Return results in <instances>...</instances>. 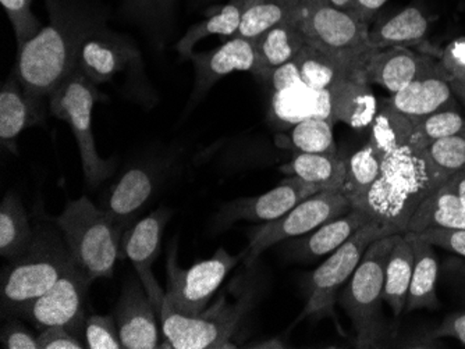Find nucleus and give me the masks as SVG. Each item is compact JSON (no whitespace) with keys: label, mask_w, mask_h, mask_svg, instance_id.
Wrapping results in <instances>:
<instances>
[{"label":"nucleus","mask_w":465,"mask_h":349,"mask_svg":"<svg viewBox=\"0 0 465 349\" xmlns=\"http://www.w3.org/2000/svg\"><path fill=\"white\" fill-rule=\"evenodd\" d=\"M300 0H248L234 38L255 41L271 28L297 15Z\"/></svg>","instance_id":"72a5a7b5"},{"label":"nucleus","mask_w":465,"mask_h":349,"mask_svg":"<svg viewBox=\"0 0 465 349\" xmlns=\"http://www.w3.org/2000/svg\"><path fill=\"white\" fill-rule=\"evenodd\" d=\"M174 0H124V9L130 17L143 24H163L173 9Z\"/></svg>","instance_id":"79ce46f5"},{"label":"nucleus","mask_w":465,"mask_h":349,"mask_svg":"<svg viewBox=\"0 0 465 349\" xmlns=\"http://www.w3.org/2000/svg\"><path fill=\"white\" fill-rule=\"evenodd\" d=\"M295 20L308 43L362 75L375 49L370 44V25L355 13L323 0H300Z\"/></svg>","instance_id":"423d86ee"},{"label":"nucleus","mask_w":465,"mask_h":349,"mask_svg":"<svg viewBox=\"0 0 465 349\" xmlns=\"http://www.w3.org/2000/svg\"><path fill=\"white\" fill-rule=\"evenodd\" d=\"M247 4L248 0H229L226 5L208 15L205 20L193 25L177 43V53L184 59H192L194 54L193 53L194 46L208 36L219 35L229 39L234 38Z\"/></svg>","instance_id":"473e14b6"},{"label":"nucleus","mask_w":465,"mask_h":349,"mask_svg":"<svg viewBox=\"0 0 465 349\" xmlns=\"http://www.w3.org/2000/svg\"><path fill=\"white\" fill-rule=\"evenodd\" d=\"M192 60L195 70L194 90L190 99L192 103L200 102L226 75L234 72H248L255 75L258 69L255 43L244 38H230L213 51L193 54Z\"/></svg>","instance_id":"f3484780"},{"label":"nucleus","mask_w":465,"mask_h":349,"mask_svg":"<svg viewBox=\"0 0 465 349\" xmlns=\"http://www.w3.org/2000/svg\"><path fill=\"white\" fill-rule=\"evenodd\" d=\"M0 343L6 349H39L38 337L25 323L13 316L2 327Z\"/></svg>","instance_id":"49530a36"},{"label":"nucleus","mask_w":465,"mask_h":349,"mask_svg":"<svg viewBox=\"0 0 465 349\" xmlns=\"http://www.w3.org/2000/svg\"><path fill=\"white\" fill-rule=\"evenodd\" d=\"M272 114L276 121L290 126L310 117H321L336 124L329 90H311L304 82L281 92H273Z\"/></svg>","instance_id":"a878e982"},{"label":"nucleus","mask_w":465,"mask_h":349,"mask_svg":"<svg viewBox=\"0 0 465 349\" xmlns=\"http://www.w3.org/2000/svg\"><path fill=\"white\" fill-rule=\"evenodd\" d=\"M326 4L337 7V9L347 10V12L354 13L355 0H323Z\"/></svg>","instance_id":"864d4df0"},{"label":"nucleus","mask_w":465,"mask_h":349,"mask_svg":"<svg viewBox=\"0 0 465 349\" xmlns=\"http://www.w3.org/2000/svg\"><path fill=\"white\" fill-rule=\"evenodd\" d=\"M93 283V278L73 263L51 290L28 304L20 316L33 322L39 330L51 325H64L84 338L88 319L85 305Z\"/></svg>","instance_id":"f8f14e48"},{"label":"nucleus","mask_w":465,"mask_h":349,"mask_svg":"<svg viewBox=\"0 0 465 349\" xmlns=\"http://www.w3.org/2000/svg\"><path fill=\"white\" fill-rule=\"evenodd\" d=\"M333 126L334 122L321 117L297 122L286 135L290 150L295 153H337Z\"/></svg>","instance_id":"e433bc0d"},{"label":"nucleus","mask_w":465,"mask_h":349,"mask_svg":"<svg viewBox=\"0 0 465 349\" xmlns=\"http://www.w3.org/2000/svg\"><path fill=\"white\" fill-rule=\"evenodd\" d=\"M281 171L311 182L320 187L321 191L341 192L346 181L347 159L339 153H295Z\"/></svg>","instance_id":"c85d7f7f"},{"label":"nucleus","mask_w":465,"mask_h":349,"mask_svg":"<svg viewBox=\"0 0 465 349\" xmlns=\"http://www.w3.org/2000/svg\"><path fill=\"white\" fill-rule=\"evenodd\" d=\"M34 237L27 210L15 192H7L0 205V255L15 259L25 254Z\"/></svg>","instance_id":"2f4dec72"},{"label":"nucleus","mask_w":465,"mask_h":349,"mask_svg":"<svg viewBox=\"0 0 465 349\" xmlns=\"http://www.w3.org/2000/svg\"><path fill=\"white\" fill-rule=\"evenodd\" d=\"M99 96L96 85L78 69L49 96V113L72 129L80 150L84 179L91 187L101 186L114 171V160L101 158L94 140L93 111Z\"/></svg>","instance_id":"6e6552de"},{"label":"nucleus","mask_w":465,"mask_h":349,"mask_svg":"<svg viewBox=\"0 0 465 349\" xmlns=\"http://www.w3.org/2000/svg\"><path fill=\"white\" fill-rule=\"evenodd\" d=\"M321 192L320 187L304 181L295 176H287L278 187L257 197L239 198L222 208L218 215L221 228L232 226L237 221L268 223L286 215L300 202L311 195Z\"/></svg>","instance_id":"ddd939ff"},{"label":"nucleus","mask_w":465,"mask_h":349,"mask_svg":"<svg viewBox=\"0 0 465 349\" xmlns=\"http://www.w3.org/2000/svg\"><path fill=\"white\" fill-rule=\"evenodd\" d=\"M169 218H171V212L161 208L138 221L134 228L125 231L122 239L123 252L134 266L138 278L153 301L158 316L161 314L162 304H163L166 293L159 286L153 267L159 252H161L162 237H163L164 228H166Z\"/></svg>","instance_id":"2eb2a0df"},{"label":"nucleus","mask_w":465,"mask_h":349,"mask_svg":"<svg viewBox=\"0 0 465 349\" xmlns=\"http://www.w3.org/2000/svg\"><path fill=\"white\" fill-rule=\"evenodd\" d=\"M39 349H84L85 341L72 328L64 325H51L42 328L38 334Z\"/></svg>","instance_id":"c03bdc74"},{"label":"nucleus","mask_w":465,"mask_h":349,"mask_svg":"<svg viewBox=\"0 0 465 349\" xmlns=\"http://www.w3.org/2000/svg\"><path fill=\"white\" fill-rule=\"evenodd\" d=\"M414 234L432 247L465 257V228H430Z\"/></svg>","instance_id":"37998d69"},{"label":"nucleus","mask_w":465,"mask_h":349,"mask_svg":"<svg viewBox=\"0 0 465 349\" xmlns=\"http://www.w3.org/2000/svg\"><path fill=\"white\" fill-rule=\"evenodd\" d=\"M156 315L158 312L140 278H130L123 286L114 315L123 348H159Z\"/></svg>","instance_id":"dca6fc26"},{"label":"nucleus","mask_w":465,"mask_h":349,"mask_svg":"<svg viewBox=\"0 0 465 349\" xmlns=\"http://www.w3.org/2000/svg\"><path fill=\"white\" fill-rule=\"evenodd\" d=\"M266 82L271 84L273 92H281V91L289 90V88L302 84V73H300L299 66H297V62L292 60V62H287V63L282 64L278 69L273 70Z\"/></svg>","instance_id":"de8ad7c7"},{"label":"nucleus","mask_w":465,"mask_h":349,"mask_svg":"<svg viewBox=\"0 0 465 349\" xmlns=\"http://www.w3.org/2000/svg\"><path fill=\"white\" fill-rule=\"evenodd\" d=\"M453 92L456 93L457 99L462 102L465 106V85L457 84V82H450Z\"/></svg>","instance_id":"5fc2aeb1"},{"label":"nucleus","mask_w":465,"mask_h":349,"mask_svg":"<svg viewBox=\"0 0 465 349\" xmlns=\"http://www.w3.org/2000/svg\"><path fill=\"white\" fill-rule=\"evenodd\" d=\"M397 234L376 239L368 247L361 262L339 293L355 334L358 348H375L391 337L383 316L385 267Z\"/></svg>","instance_id":"20e7f679"},{"label":"nucleus","mask_w":465,"mask_h":349,"mask_svg":"<svg viewBox=\"0 0 465 349\" xmlns=\"http://www.w3.org/2000/svg\"><path fill=\"white\" fill-rule=\"evenodd\" d=\"M247 257V249L230 255L223 247L206 260L195 263L188 269H182L177 263V247H172L167 257V290L164 298L172 306L187 315L205 311L230 272L237 263Z\"/></svg>","instance_id":"9b49d317"},{"label":"nucleus","mask_w":465,"mask_h":349,"mask_svg":"<svg viewBox=\"0 0 465 349\" xmlns=\"http://www.w3.org/2000/svg\"><path fill=\"white\" fill-rule=\"evenodd\" d=\"M430 228H465V207L448 181L420 203L406 233H420Z\"/></svg>","instance_id":"c756f323"},{"label":"nucleus","mask_w":465,"mask_h":349,"mask_svg":"<svg viewBox=\"0 0 465 349\" xmlns=\"http://www.w3.org/2000/svg\"><path fill=\"white\" fill-rule=\"evenodd\" d=\"M46 6L49 24L18 48L13 74L28 92L49 99L78 69L81 46L101 27L67 0H48Z\"/></svg>","instance_id":"f257e3e1"},{"label":"nucleus","mask_w":465,"mask_h":349,"mask_svg":"<svg viewBox=\"0 0 465 349\" xmlns=\"http://www.w3.org/2000/svg\"><path fill=\"white\" fill-rule=\"evenodd\" d=\"M351 209V205L341 192L321 191L311 195L282 218L262 223L250 231L245 265L252 266L273 245L307 236L326 221Z\"/></svg>","instance_id":"9d476101"},{"label":"nucleus","mask_w":465,"mask_h":349,"mask_svg":"<svg viewBox=\"0 0 465 349\" xmlns=\"http://www.w3.org/2000/svg\"><path fill=\"white\" fill-rule=\"evenodd\" d=\"M74 263L57 224L38 223L25 254L10 260L2 275V315L18 316L25 306L64 276Z\"/></svg>","instance_id":"7ed1b4c3"},{"label":"nucleus","mask_w":465,"mask_h":349,"mask_svg":"<svg viewBox=\"0 0 465 349\" xmlns=\"http://www.w3.org/2000/svg\"><path fill=\"white\" fill-rule=\"evenodd\" d=\"M250 305V294H244L232 304L223 296L213 306L209 307V311L187 315L174 309L171 302L164 298L159 317L167 348H237L232 340L239 332Z\"/></svg>","instance_id":"0eeeda50"},{"label":"nucleus","mask_w":465,"mask_h":349,"mask_svg":"<svg viewBox=\"0 0 465 349\" xmlns=\"http://www.w3.org/2000/svg\"><path fill=\"white\" fill-rule=\"evenodd\" d=\"M250 348H286V344L279 338H272V340L251 344Z\"/></svg>","instance_id":"603ef678"},{"label":"nucleus","mask_w":465,"mask_h":349,"mask_svg":"<svg viewBox=\"0 0 465 349\" xmlns=\"http://www.w3.org/2000/svg\"><path fill=\"white\" fill-rule=\"evenodd\" d=\"M75 265L94 281L114 277L122 251L123 233L111 216L90 198L70 200L54 218Z\"/></svg>","instance_id":"39448f33"},{"label":"nucleus","mask_w":465,"mask_h":349,"mask_svg":"<svg viewBox=\"0 0 465 349\" xmlns=\"http://www.w3.org/2000/svg\"><path fill=\"white\" fill-rule=\"evenodd\" d=\"M438 59L450 82L465 85V35L451 41Z\"/></svg>","instance_id":"a18cd8bd"},{"label":"nucleus","mask_w":465,"mask_h":349,"mask_svg":"<svg viewBox=\"0 0 465 349\" xmlns=\"http://www.w3.org/2000/svg\"><path fill=\"white\" fill-rule=\"evenodd\" d=\"M156 177L150 169L133 168L111 189L104 210L111 216L120 230L124 231L132 218L153 197Z\"/></svg>","instance_id":"b1692460"},{"label":"nucleus","mask_w":465,"mask_h":349,"mask_svg":"<svg viewBox=\"0 0 465 349\" xmlns=\"http://www.w3.org/2000/svg\"><path fill=\"white\" fill-rule=\"evenodd\" d=\"M87 349H124L117 330L116 319L111 315H91L84 328Z\"/></svg>","instance_id":"a19ab883"},{"label":"nucleus","mask_w":465,"mask_h":349,"mask_svg":"<svg viewBox=\"0 0 465 349\" xmlns=\"http://www.w3.org/2000/svg\"><path fill=\"white\" fill-rule=\"evenodd\" d=\"M294 60L302 73V82L311 90H329L337 81L350 75H361L310 43Z\"/></svg>","instance_id":"f704fd0d"},{"label":"nucleus","mask_w":465,"mask_h":349,"mask_svg":"<svg viewBox=\"0 0 465 349\" xmlns=\"http://www.w3.org/2000/svg\"><path fill=\"white\" fill-rule=\"evenodd\" d=\"M258 53V69L255 77L268 81L273 70L292 62L307 45L308 39L299 22L292 18L266 31L255 41Z\"/></svg>","instance_id":"393cba45"},{"label":"nucleus","mask_w":465,"mask_h":349,"mask_svg":"<svg viewBox=\"0 0 465 349\" xmlns=\"http://www.w3.org/2000/svg\"><path fill=\"white\" fill-rule=\"evenodd\" d=\"M414 120V143L417 150H425L430 143L443 138L465 134V116L457 111H443Z\"/></svg>","instance_id":"4c0bfd02"},{"label":"nucleus","mask_w":465,"mask_h":349,"mask_svg":"<svg viewBox=\"0 0 465 349\" xmlns=\"http://www.w3.org/2000/svg\"><path fill=\"white\" fill-rule=\"evenodd\" d=\"M334 120L354 130L370 129L379 99L361 75H350L329 88Z\"/></svg>","instance_id":"5701e85b"},{"label":"nucleus","mask_w":465,"mask_h":349,"mask_svg":"<svg viewBox=\"0 0 465 349\" xmlns=\"http://www.w3.org/2000/svg\"><path fill=\"white\" fill-rule=\"evenodd\" d=\"M0 4L12 23L18 48L42 30L41 22L33 12V0H0Z\"/></svg>","instance_id":"ea45409f"},{"label":"nucleus","mask_w":465,"mask_h":349,"mask_svg":"<svg viewBox=\"0 0 465 349\" xmlns=\"http://www.w3.org/2000/svg\"><path fill=\"white\" fill-rule=\"evenodd\" d=\"M133 52L116 36L98 30L81 46L78 70L94 84H106L132 63Z\"/></svg>","instance_id":"412c9836"},{"label":"nucleus","mask_w":465,"mask_h":349,"mask_svg":"<svg viewBox=\"0 0 465 349\" xmlns=\"http://www.w3.org/2000/svg\"><path fill=\"white\" fill-rule=\"evenodd\" d=\"M391 105L411 119L430 116L443 111H457V96L450 81L443 75L420 78L411 84L391 93Z\"/></svg>","instance_id":"4be33fe9"},{"label":"nucleus","mask_w":465,"mask_h":349,"mask_svg":"<svg viewBox=\"0 0 465 349\" xmlns=\"http://www.w3.org/2000/svg\"><path fill=\"white\" fill-rule=\"evenodd\" d=\"M49 99L28 92L15 74L0 91V140L4 147L15 152V140L25 130L41 126L46 120Z\"/></svg>","instance_id":"6ab92c4d"},{"label":"nucleus","mask_w":465,"mask_h":349,"mask_svg":"<svg viewBox=\"0 0 465 349\" xmlns=\"http://www.w3.org/2000/svg\"><path fill=\"white\" fill-rule=\"evenodd\" d=\"M425 152L448 179L465 170V134L436 141L425 148Z\"/></svg>","instance_id":"58836bf2"},{"label":"nucleus","mask_w":465,"mask_h":349,"mask_svg":"<svg viewBox=\"0 0 465 349\" xmlns=\"http://www.w3.org/2000/svg\"><path fill=\"white\" fill-rule=\"evenodd\" d=\"M388 2L389 0H355L354 13L371 27L378 13Z\"/></svg>","instance_id":"8fccbe9b"},{"label":"nucleus","mask_w":465,"mask_h":349,"mask_svg":"<svg viewBox=\"0 0 465 349\" xmlns=\"http://www.w3.org/2000/svg\"><path fill=\"white\" fill-rule=\"evenodd\" d=\"M373 221L364 210L352 208L339 218L326 221L307 236L292 238L289 251L302 260H313L331 255L351 238L360 228Z\"/></svg>","instance_id":"aec40b11"},{"label":"nucleus","mask_w":465,"mask_h":349,"mask_svg":"<svg viewBox=\"0 0 465 349\" xmlns=\"http://www.w3.org/2000/svg\"><path fill=\"white\" fill-rule=\"evenodd\" d=\"M432 17L420 5H411L389 17L375 20L370 28V44L375 51L412 48L439 57L440 51L428 46Z\"/></svg>","instance_id":"a211bd4d"},{"label":"nucleus","mask_w":465,"mask_h":349,"mask_svg":"<svg viewBox=\"0 0 465 349\" xmlns=\"http://www.w3.org/2000/svg\"><path fill=\"white\" fill-rule=\"evenodd\" d=\"M382 160L370 142L347 159L346 181L341 194L347 198L351 208H357L375 186L382 171Z\"/></svg>","instance_id":"c9c22d12"},{"label":"nucleus","mask_w":465,"mask_h":349,"mask_svg":"<svg viewBox=\"0 0 465 349\" xmlns=\"http://www.w3.org/2000/svg\"><path fill=\"white\" fill-rule=\"evenodd\" d=\"M448 184L453 189L465 207V170L457 171L453 176L449 177Z\"/></svg>","instance_id":"3c124183"},{"label":"nucleus","mask_w":465,"mask_h":349,"mask_svg":"<svg viewBox=\"0 0 465 349\" xmlns=\"http://www.w3.org/2000/svg\"><path fill=\"white\" fill-rule=\"evenodd\" d=\"M433 337H450L459 340L465 345V314L451 315L445 322L441 323L435 332Z\"/></svg>","instance_id":"09e8293b"},{"label":"nucleus","mask_w":465,"mask_h":349,"mask_svg":"<svg viewBox=\"0 0 465 349\" xmlns=\"http://www.w3.org/2000/svg\"><path fill=\"white\" fill-rule=\"evenodd\" d=\"M414 137V120L397 111L388 99H379L378 111L371 122L368 141L376 153L383 159L396 150L415 148Z\"/></svg>","instance_id":"cd10ccee"},{"label":"nucleus","mask_w":465,"mask_h":349,"mask_svg":"<svg viewBox=\"0 0 465 349\" xmlns=\"http://www.w3.org/2000/svg\"><path fill=\"white\" fill-rule=\"evenodd\" d=\"M412 251H414V270H412L411 284L407 296V314L430 309L435 311L440 306L436 294L438 281V260L432 245L420 239L417 234L406 233Z\"/></svg>","instance_id":"bb28decb"},{"label":"nucleus","mask_w":465,"mask_h":349,"mask_svg":"<svg viewBox=\"0 0 465 349\" xmlns=\"http://www.w3.org/2000/svg\"><path fill=\"white\" fill-rule=\"evenodd\" d=\"M448 181L425 150L404 148L385 156L375 186L355 209L406 233L415 210Z\"/></svg>","instance_id":"f03ea898"},{"label":"nucleus","mask_w":465,"mask_h":349,"mask_svg":"<svg viewBox=\"0 0 465 349\" xmlns=\"http://www.w3.org/2000/svg\"><path fill=\"white\" fill-rule=\"evenodd\" d=\"M433 75L448 78L438 57L412 48L375 51L362 69V77L368 84L381 85L391 93L399 92L420 78Z\"/></svg>","instance_id":"4468645a"},{"label":"nucleus","mask_w":465,"mask_h":349,"mask_svg":"<svg viewBox=\"0 0 465 349\" xmlns=\"http://www.w3.org/2000/svg\"><path fill=\"white\" fill-rule=\"evenodd\" d=\"M412 270L414 251L406 233H399L386 262L383 286V301L388 302L394 317H399L406 309Z\"/></svg>","instance_id":"7c9ffc66"},{"label":"nucleus","mask_w":465,"mask_h":349,"mask_svg":"<svg viewBox=\"0 0 465 349\" xmlns=\"http://www.w3.org/2000/svg\"><path fill=\"white\" fill-rule=\"evenodd\" d=\"M399 234L397 228L373 220L360 228L341 248L311 273L307 280V304L299 320L305 317L331 316L337 296L361 262L368 247L376 239Z\"/></svg>","instance_id":"1a4fd4ad"}]
</instances>
